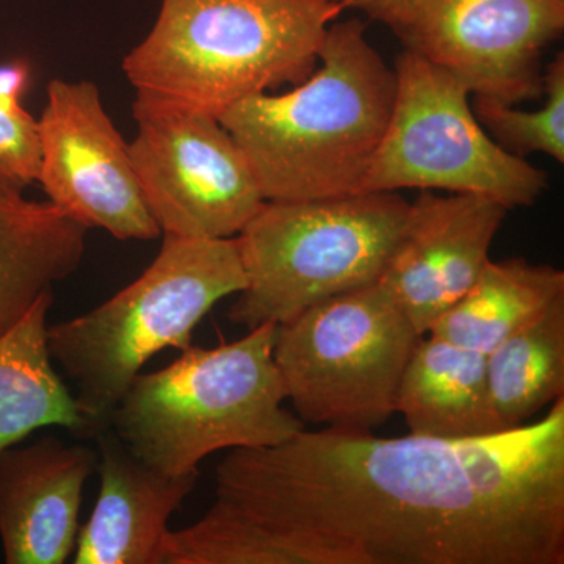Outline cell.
<instances>
[{
  "label": "cell",
  "mask_w": 564,
  "mask_h": 564,
  "mask_svg": "<svg viewBox=\"0 0 564 564\" xmlns=\"http://www.w3.org/2000/svg\"><path fill=\"white\" fill-rule=\"evenodd\" d=\"M321 66L293 90L248 96L218 120L250 163L265 202L337 198L364 182L395 101V70L361 20L334 21Z\"/></svg>",
  "instance_id": "obj_2"
},
{
  "label": "cell",
  "mask_w": 564,
  "mask_h": 564,
  "mask_svg": "<svg viewBox=\"0 0 564 564\" xmlns=\"http://www.w3.org/2000/svg\"><path fill=\"white\" fill-rule=\"evenodd\" d=\"M31 84V66L22 61L0 65V107L17 111L22 107V96Z\"/></svg>",
  "instance_id": "obj_23"
},
{
  "label": "cell",
  "mask_w": 564,
  "mask_h": 564,
  "mask_svg": "<svg viewBox=\"0 0 564 564\" xmlns=\"http://www.w3.org/2000/svg\"><path fill=\"white\" fill-rule=\"evenodd\" d=\"M410 203L399 192L265 202L236 237L247 285L229 310L248 332L375 284L391 259Z\"/></svg>",
  "instance_id": "obj_6"
},
{
  "label": "cell",
  "mask_w": 564,
  "mask_h": 564,
  "mask_svg": "<svg viewBox=\"0 0 564 564\" xmlns=\"http://www.w3.org/2000/svg\"><path fill=\"white\" fill-rule=\"evenodd\" d=\"M564 295V272L524 258L489 261L478 280L430 328L459 347L488 355Z\"/></svg>",
  "instance_id": "obj_18"
},
{
  "label": "cell",
  "mask_w": 564,
  "mask_h": 564,
  "mask_svg": "<svg viewBox=\"0 0 564 564\" xmlns=\"http://www.w3.org/2000/svg\"><path fill=\"white\" fill-rule=\"evenodd\" d=\"M410 434L473 440L503 433L494 414L486 355L440 337L417 340L397 393Z\"/></svg>",
  "instance_id": "obj_15"
},
{
  "label": "cell",
  "mask_w": 564,
  "mask_h": 564,
  "mask_svg": "<svg viewBox=\"0 0 564 564\" xmlns=\"http://www.w3.org/2000/svg\"><path fill=\"white\" fill-rule=\"evenodd\" d=\"M93 440L98 445V500L77 534L74 563L163 564L170 519L195 489L198 473L152 469L110 426Z\"/></svg>",
  "instance_id": "obj_14"
},
{
  "label": "cell",
  "mask_w": 564,
  "mask_h": 564,
  "mask_svg": "<svg viewBox=\"0 0 564 564\" xmlns=\"http://www.w3.org/2000/svg\"><path fill=\"white\" fill-rule=\"evenodd\" d=\"M494 414L519 429L564 395V295L486 355Z\"/></svg>",
  "instance_id": "obj_19"
},
{
  "label": "cell",
  "mask_w": 564,
  "mask_h": 564,
  "mask_svg": "<svg viewBox=\"0 0 564 564\" xmlns=\"http://www.w3.org/2000/svg\"><path fill=\"white\" fill-rule=\"evenodd\" d=\"M87 232L50 199L0 196V337L79 269Z\"/></svg>",
  "instance_id": "obj_16"
},
{
  "label": "cell",
  "mask_w": 564,
  "mask_h": 564,
  "mask_svg": "<svg viewBox=\"0 0 564 564\" xmlns=\"http://www.w3.org/2000/svg\"><path fill=\"white\" fill-rule=\"evenodd\" d=\"M421 337L375 282L278 325L273 358L300 421L369 433L397 413L400 381Z\"/></svg>",
  "instance_id": "obj_7"
},
{
  "label": "cell",
  "mask_w": 564,
  "mask_h": 564,
  "mask_svg": "<svg viewBox=\"0 0 564 564\" xmlns=\"http://www.w3.org/2000/svg\"><path fill=\"white\" fill-rule=\"evenodd\" d=\"M391 31L470 95L516 106L543 96V52L562 39L564 0H414Z\"/></svg>",
  "instance_id": "obj_10"
},
{
  "label": "cell",
  "mask_w": 564,
  "mask_h": 564,
  "mask_svg": "<svg viewBox=\"0 0 564 564\" xmlns=\"http://www.w3.org/2000/svg\"><path fill=\"white\" fill-rule=\"evenodd\" d=\"M485 196L421 191L378 284L421 336L478 280L507 217Z\"/></svg>",
  "instance_id": "obj_12"
},
{
  "label": "cell",
  "mask_w": 564,
  "mask_h": 564,
  "mask_svg": "<svg viewBox=\"0 0 564 564\" xmlns=\"http://www.w3.org/2000/svg\"><path fill=\"white\" fill-rule=\"evenodd\" d=\"M395 101L364 192L466 193L532 207L547 192L549 176L503 151L478 122L464 84L447 70L403 50L393 66Z\"/></svg>",
  "instance_id": "obj_8"
},
{
  "label": "cell",
  "mask_w": 564,
  "mask_h": 564,
  "mask_svg": "<svg viewBox=\"0 0 564 564\" xmlns=\"http://www.w3.org/2000/svg\"><path fill=\"white\" fill-rule=\"evenodd\" d=\"M276 323L214 348L191 347L158 372L139 373L109 426L141 463L163 474L198 473L220 451L292 440L304 423L285 410L273 358Z\"/></svg>",
  "instance_id": "obj_4"
},
{
  "label": "cell",
  "mask_w": 564,
  "mask_h": 564,
  "mask_svg": "<svg viewBox=\"0 0 564 564\" xmlns=\"http://www.w3.org/2000/svg\"><path fill=\"white\" fill-rule=\"evenodd\" d=\"M98 451L41 436L0 452V544L7 564L68 562Z\"/></svg>",
  "instance_id": "obj_13"
},
{
  "label": "cell",
  "mask_w": 564,
  "mask_h": 564,
  "mask_svg": "<svg viewBox=\"0 0 564 564\" xmlns=\"http://www.w3.org/2000/svg\"><path fill=\"white\" fill-rule=\"evenodd\" d=\"M163 236L158 258L132 284L90 313L47 328L52 361L73 384L91 440L109 426L144 364L166 348L191 347L212 307L247 285L236 237Z\"/></svg>",
  "instance_id": "obj_5"
},
{
  "label": "cell",
  "mask_w": 564,
  "mask_h": 564,
  "mask_svg": "<svg viewBox=\"0 0 564 564\" xmlns=\"http://www.w3.org/2000/svg\"><path fill=\"white\" fill-rule=\"evenodd\" d=\"M40 173L47 198L87 229L120 240L158 239L129 143L90 80L52 79L39 120Z\"/></svg>",
  "instance_id": "obj_11"
},
{
  "label": "cell",
  "mask_w": 564,
  "mask_h": 564,
  "mask_svg": "<svg viewBox=\"0 0 564 564\" xmlns=\"http://www.w3.org/2000/svg\"><path fill=\"white\" fill-rule=\"evenodd\" d=\"M544 106L534 111L474 96L473 110L503 151L518 158L541 152L564 163V54L555 55L543 74Z\"/></svg>",
  "instance_id": "obj_21"
},
{
  "label": "cell",
  "mask_w": 564,
  "mask_h": 564,
  "mask_svg": "<svg viewBox=\"0 0 564 564\" xmlns=\"http://www.w3.org/2000/svg\"><path fill=\"white\" fill-rule=\"evenodd\" d=\"M328 2L339 3L340 7L362 11L372 20L381 22L392 29L403 14L410 9L414 0H328Z\"/></svg>",
  "instance_id": "obj_24"
},
{
  "label": "cell",
  "mask_w": 564,
  "mask_h": 564,
  "mask_svg": "<svg viewBox=\"0 0 564 564\" xmlns=\"http://www.w3.org/2000/svg\"><path fill=\"white\" fill-rule=\"evenodd\" d=\"M129 143L144 202L162 234L232 239L265 203L250 163L220 120L133 113Z\"/></svg>",
  "instance_id": "obj_9"
},
{
  "label": "cell",
  "mask_w": 564,
  "mask_h": 564,
  "mask_svg": "<svg viewBox=\"0 0 564 564\" xmlns=\"http://www.w3.org/2000/svg\"><path fill=\"white\" fill-rule=\"evenodd\" d=\"M214 503L352 564H564V397L473 440L322 429L236 448Z\"/></svg>",
  "instance_id": "obj_1"
},
{
  "label": "cell",
  "mask_w": 564,
  "mask_h": 564,
  "mask_svg": "<svg viewBox=\"0 0 564 564\" xmlns=\"http://www.w3.org/2000/svg\"><path fill=\"white\" fill-rule=\"evenodd\" d=\"M54 293L41 296L24 318L0 337V452L50 426L91 440L90 425L55 370L47 347Z\"/></svg>",
  "instance_id": "obj_17"
},
{
  "label": "cell",
  "mask_w": 564,
  "mask_h": 564,
  "mask_svg": "<svg viewBox=\"0 0 564 564\" xmlns=\"http://www.w3.org/2000/svg\"><path fill=\"white\" fill-rule=\"evenodd\" d=\"M344 10L328 0H162L122 61L132 111L220 118L248 96L300 84Z\"/></svg>",
  "instance_id": "obj_3"
},
{
  "label": "cell",
  "mask_w": 564,
  "mask_h": 564,
  "mask_svg": "<svg viewBox=\"0 0 564 564\" xmlns=\"http://www.w3.org/2000/svg\"><path fill=\"white\" fill-rule=\"evenodd\" d=\"M162 560L163 564H340L328 549L282 540L217 503L195 524L170 530Z\"/></svg>",
  "instance_id": "obj_20"
},
{
  "label": "cell",
  "mask_w": 564,
  "mask_h": 564,
  "mask_svg": "<svg viewBox=\"0 0 564 564\" xmlns=\"http://www.w3.org/2000/svg\"><path fill=\"white\" fill-rule=\"evenodd\" d=\"M39 173V122L25 109L0 107V196H24Z\"/></svg>",
  "instance_id": "obj_22"
}]
</instances>
